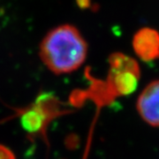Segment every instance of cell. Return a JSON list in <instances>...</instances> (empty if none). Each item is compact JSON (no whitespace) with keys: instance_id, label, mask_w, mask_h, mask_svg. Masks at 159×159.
Instances as JSON below:
<instances>
[{"instance_id":"cell-1","label":"cell","mask_w":159,"mask_h":159,"mask_svg":"<svg viewBox=\"0 0 159 159\" xmlns=\"http://www.w3.org/2000/svg\"><path fill=\"white\" fill-rule=\"evenodd\" d=\"M88 43L79 29L72 24H61L47 32L39 45V57L55 74L73 73L88 57Z\"/></svg>"},{"instance_id":"cell-2","label":"cell","mask_w":159,"mask_h":159,"mask_svg":"<svg viewBox=\"0 0 159 159\" xmlns=\"http://www.w3.org/2000/svg\"><path fill=\"white\" fill-rule=\"evenodd\" d=\"M140 77L141 68L136 60L124 53L115 52L109 57L107 79L99 89H103L110 97L128 96L136 90Z\"/></svg>"},{"instance_id":"cell-3","label":"cell","mask_w":159,"mask_h":159,"mask_svg":"<svg viewBox=\"0 0 159 159\" xmlns=\"http://www.w3.org/2000/svg\"><path fill=\"white\" fill-rule=\"evenodd\" d=\"M137 111L148 125L159 127V80L149 82L139 95Z\"/></svg>"},{"instance_id":"cell-4","label":"cell","mask_w":159,"mask_h":159,"mask_svg":"<svg viewBox=\"0 0 159 159\" xmlns=\"http://www.w3.org/2000/svg\"><path fill=\"white\" fill-rule=\"evenodd\" d=\"M134 53L140 59L150 62L159 58V32L151 28L139 29L132 40Z\"/></svg>"},{"instance_id":"cell-5","label":"cell","mask_w":159,"mask_h":159,"mask_svg":"<svg viewBox=\"0 0 159 159\" xmlns=\"http://www.w3.org/2000/svg\"><path fill=\"white\" fill-rule=\"evenodd\" d=\"M44 105V97L40 100L32 107L26 109L20 116V124L23 129L29 134L40 133L45 127L51 113Z\"/></svg>"},{"instance_id":"cell-6","label":"cell","mask_w":159,"mask_h":159,"mask_svg":"<svg viewBox=\"0 0 159 159\" xmlns=\"http://www.w3.org/2000/svg\"><path fill=\"white\" fill-rule=\"evenodd\" d=\"M0 159H16V157L10 148L0 144Z\"/></svg>"}]
</instances>
